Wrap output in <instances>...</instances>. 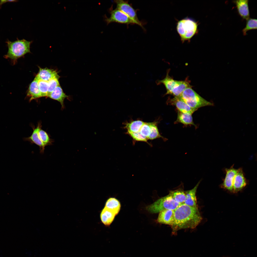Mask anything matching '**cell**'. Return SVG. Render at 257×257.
Here are the masks:
<instances>
[{"instance_id": "obj_1", "label": "cell", "mask_w": 257, "mask_h": 257, "mask_svg": "<svg viewBox=\"0 0 257 257\" xmlns=\"http://www.w3.org/2000/svg\"><path fill=\"white\" fill-rule=\"evenodd\" d=\"M202 219L198 208L181 204L174 210V220L171 226L172 233L174 234L182 229H194Z\"/></svg>"}, {"instance_id": "obj_2", "label": "cell", "mask_w": 257, "mask_h": 257, "mask_svg": "<svg viewBox=\"0 0 257 257\" xmlns=\"http://www.w3.org/2000/svg\"><path fill=\"white\" fill-rule=\"evenodd\" d=\"M32 42V41L24 39H17L13 42L8 40L6 42L8 50L7 54L4 56V58L10 59L15 64L18 59L30 52V47Z\"/></svg>"}, {"instance_id": "obj_3", "label": "cell", "mask_w": 257, "mask_h": 257, "mask_svg": "<svg viewBox=\"0 0 257 257\" xmlns=\"http://www.w3.org/2000/svg\"><path fill=\"white\" fill-rule=\"evenodd\" d=\"M198 23L194 19L186 17L177 21L176 29L182 43L190 42L198 32Z\"/></svg>"}, {"instance_id": "obj_4", "label": "cell", "mask_w": 257, "mask_h": 257, "mask_svg": "<svg viewBox=\"0 0 257 257\" xmlns=\"http://www.w3.org/2000/svg\"><path fill=\"white\" fill-rule=\"evenodd\" d=\"M169 71H168L164 79L161 80H158L156 82L158 84H162L164 85L167 90L166 95L169 94L174 97L179 96L186 89L192 87L187 78L183 81L174 79L169 75Z\"/></svg>"}, {"instance_id": "obj_5", "label": "cell", "mask_w": 257, "mask_h": 257, "mask_svg": "<svg viewBox=\"0 0 257 257\" xmlns=\"http://www.w3.org/2000/svg\"><path fill=\"white\" fill-rule=\"evenodd\" d=\"M179 97L190 108L196 110L201 107L213 105V103L201 96L191 87L186 89Z\"/></svg>"}, {"instance_id": "obj_6", "label": "cell", "mask_w": 257, "mask_h": 257, "mask_svg": "<svg viewBox=\"0 0 257 257\" xmlns=\"http://www.w3.org/2000/svg\"><path fill=\"white\" fill-rule=\"evenodd\" d=\"M180 204L168 194L158 199L152 204L147 206L146 208L150 213H157L166 210H174Z\"/></svg>"}, {"instance_id": "obj_7", "label": "cell", "mask_w": 257, "mask_h": 257, "mask_svg": "<svg viewBox=\"0 0 257 257\" xmlns=\"http://www.w3.org/2000/svg\"><path fill=\"white\" fill-rule=\"evenodd\" d=\"M109 13L110 16L108 18L105 15L104 16V20L108 25L113 22L126 24H138L132 20L127 15L119 10L116 9L113 10L112 7L110 8L109 10Z\"/></svg>"}, {"instance_id": "obj_8", "label": "cell", "mask_w": 257, "mask_h": 257, "mask_svg": "<svg viewBox=\"0 0 257 257\" xmlns=\"http://www.w3.org/2000/svg\"><path fill=\"white\" fill-rule=\"evenodd\" d=\"M114 2L116 4V9L125 14L136 22L138 25L143 28L142 23L138 17L136 11L127 1L122 0H114Z\"/></svg>"}, {"instance_id": "obj_9", "label": "cell", "mask_w": 257, "mask_h": 257, "mask_svg": "<svg viewBox=\"0 0 257 257\" xmlns=\"http://www.w3.org/2000/svg\"><path fill=\"white\" fill-rule=\"evenodd\" d=\"M168 105L175 106L178 111L183 113H188L192 114L196 110L189 107L179 97L169 98L167 101Z\"/></svg>"}, {"instance_id": "obj_10", "label": "cell", "mask_w": 257, "mask_h": 257, "mask_svg": "<svg viewBox=\"0 0 257 257\" xmlns=\"http://www.w3.org/2000/svg\"><path fill=\"white\" fill-rule=\"evenodd\" d=\"M32 126L33 129L32 134L29 137L24 138L23 139L25 141H28L38 146L40 148V153H43L45 146L40 139L39 134V131L42 126L41 123L39 122L36 127L32 125Z\"/></svg>"}, {"instance_id": "obj_11", "label": "cell", "mask_w": 257, "mask_h": 257, "mask_svg": "<svg viewBox=\"0 0 257 257\" xmlns=\"http://www.w3.org/2000/svg\"><path fill=\"white\" fill-rule=\"evenodd\" d=\"M237 171V169L234 168L233 166L225 169L226 175L222 184L223 188L233 192V181Z\"/></svg>"}, {"instance_id": "obj_12", "label": "cell", "mask_w": 257, "mask_h": 257, "mask_svg": "<svg viewBox=\"0 0 257 257\" xmlns=\"http://www.w3.org/2000/svg\"><path fill=\"white\" fill-rule=\"evenodd\" d=\"M247 182L242 169H237L233 181V192L236 193L243 188L246 185Z\"/></svg>"}, {"instance_id": "obj_13", "label": "cell", "mask_w": 257, "mask_h": 257, "mask_svg": "<svg viewBox=\"0 0 257 257\" xmlns=\"http://www.w3.org/2000/svg\"><path fill=\"white\" fill-rule=\"evenodd\" d=\"M232 1L235 5L238 14L242 19L247 20L250 18L248 0H237Z\"/></svg>"}, {"instance_id": "obj_14", "label": "cell", "mask_w": 257, "mask_h": 257, "mask_svg": "<svg viewBox=\"0 0 257 257\" xmlns=\"http://www.w3.org/2000/svg\"><path fill=\"white\" fill-rule=\"evenodd\" d=\"M39 71L35 77L38 80L48 81L53 79H59V76L56 70L48 68H42L39 67Z\"/></svg>"}, {"instance_id": "obj_15", "label": "cell", "mask_w": 257, "mask_h": 257, "mask_svg": "<svg viewBox=\"0 0 257 257\" xmlns=\"http://www.w3.org/2000/svg\"><path fill=\"white\" fill-rule=\"evenodd\" d=\"M174 210L167 209L160 212L157 220L158 222L171 226L174 220Z\"/></svg>"}, {"instance_id": "obj_16", "label": "cell", "mask_w": 257, "mask_h": 257, "mask_svg": "<svg viewBox=\"0 0 257 257\" xmlns=\"http://www.w3.org/2000/svg\"><path fill=\"white\" fill-rule=\"evenodd\" d=\"M199 181L194 187L191 189L185 191L186 199L183 203L189 206L198 208L196 193L197 188L200 183Z\"/></svg>"}, {"instance_id": "obj_17", "label": "cell", "mask_w": 257, "mask_h": 257, "mask_svg": "<svg viewBox=\"0 0 257 257\" xmlns=\"http://www.w3.org/2000/svg\"><path fill=\"white\" fill-rule=\"evenodd\" d=\"M38 80L35 77L29 85L27 96L30 98L29 101L41 97L38 82Z\"/></svg>"}, {"instance_id": "obj_18", "label": "cell", "mask_w": 257, "mask_h": 257, "mask_svg": "<svg viewBox=\"0 0 257 257\" xmlns=\"http://www.w3.org/2000/svg\"><path fill=\"white\" fill-rule=\"evenodd\" d=\"M48 97L59 102L63 109L64 107V100L65 98H69V96L64 92L60 85L57 86Z\"/></svg>"}, {"instance_id": "obj_19", "label": "cell", "mask_w": 257, "mask_h": 257, "mask_svg": "<svg viewBox=\"0 0 257 257\" xmlns=\"http://www.w3.org/2000/svg\"><path fill=\"white\" fill-rule=\"evenodd\" d=\"M116 215L112 212L104 207L102 210L100 217L102 222L105 225H110Z\"/></svg>"}, {"instance_id": "obj_20", "label": "cell", "mask_w": 257, "mask_h": 257, "mask_svg": "<svg viewBox=\"0 0 257 257\" xmlns=\"http://www.w3.org/2000/svg\"><path fill=\"white\" fill-rule=\"evenodd\" d=\"M192 115L189 113H183L178 111L177 119L175 123H181L185 125H192L196 126L193 121Z\"/></svg>"}, {"instance_id": "obj_21", "label": "cell", "mask_w": 257, "mask_h": 257, "mask_svg": "<svg viewBox=\"0 0 257 257\" xmlns=\"http://www.w3.org/2000/svg\"><path fill=\"white\" fill-rule=\"evenodd\" d=\"M144 122L138 120H132L126 122L124 124V128L127 130V131L136 133L139 132L141 127Z\"/></svg>"}, {"instance_id": "obj_22", "label": "cell", "mask_w": 257, "mask_h": 257, "mask_svg": "<svg viewBox=\"0 0 257 257\" xmlns=\"http://www.w3.org/2000/svg\"><path fill=\"white\" fill-rule=\"evenodd\" d=\"M104 207L111 211L116 215L119 211L121 205L120 202L117 199L114 198H111L107 200Z\"/></svg>"}, {"instance_id": "obj_23", "label": "cell", "mask_w": 257, "mask_h": 257, "mask_svg": "<svg viewBox=\"0 0 257 257\" xmlns=\"http://www.w3.org/2000/svg\"><path fill=\"white\" fill-rule=\"evenodd\" d=\"M177 202L181 204L183 203L186 199L185 191L182 188H179L169 191V194Z\"/></svg>"}, {"instance_id": "obj_24", "label": "cell", "mask_w": 257, "mask_h": 257, "mask_svg": "<svg viewBox=\"0 0 257 257\" xmlns=\"http://www.w3.org/2000/svg\"><path fill=\"white\" fill-rule=\"evenodd\" d=\"M158 121L149 122L150 128V133L148 139L153 140L157 138H161L164 140L167 139L162 136L159 133L157 126Z\"/></svg>"}, {"instance_id": "obj_25", "label": "cell", "mask_w": 257, "mask_h": 257, "mask_svg": "<svg viewBox=\"0 0 257 257\" xmlns=\"http://www.w3.org/2000/svg\"><path fill=\"white\" fill-rule=\"evenodd\" d=\"M257 19L249 18L247 20L246 26L243 29L242 32L244 35H247L248 31L257 29Z\"/></svg>"}, {"instance_id": "obj_26", "label": "cell", "mask_w": 257, "mask_h": 257, "mask_svg": "<svg viewBox=\"0 0 257 257\" xmlns=\"http://www.w3.org/2000/svg\"><path fill=\"white\" fill-rule=\"evenodd\" d=\"M39 134L40 139L45 146L52 144L53 140L50 138L48 133L41 128L39 131Z\"/></svg>"}, {"instance_id": "obj_27", "label": "cell", "mask_w": 257, "mask_h": 257, "mask_svg": "<svg viewBox=\"0 0 257 257\" xmlns=\"http://www.w3.org/2000/svg\"><path fill=\"white\" fill-rule=\"evenodd\" d=\"M126 133L131 137L133 140V142H143L146 143L150 146L152 145L148 141L147 138L142 135L139 132L133 133L127 131Z\"/></svg>"}, {"instance_id": "obj_28", "label": "cell", "mask_w": 257, "mask_h": 257, "mask_svg": "<svg viewBox=\"0 0 257 257\" xmlns=\"http://www.w3.org/2000/svg\"><path fill=\"white\" fill-rule=\"evenodd\" d=\"M38 84L41 97H47L48 88V81L39 80Z\"/></svg>"}, {"instance_id": "obj_29", "label": "cell", "mask_w": 257, "mask_h": 257, "mask_svg": "<svg viewBox=\"0 0 257 257\" xmlns=\"http://www.w3.org/2000/svg\"><path fill=\"white\" fill-rule=\"evenodd\" d=\"M59 79L55 78L50 79L48 81V88L47 96L58 86L59 85Z\"/></svg>"}, {"instance_id": "obj_30", "label": "cell", "mask_w": 257, "mask_h": 257, "mask_svg": "<svg viewBox=\"0 0 257 257\" xmlns=\"http://www.w3.org/2000/svg\"><path fill=\"white\" fill-rule=\"evenodd\" d=\"M139 132L142 135L147 138L148 139L150 133L149 122H144L140 128Z\"/></svg>"}, {"instance_id": "obj_31", "label": "cell", "mask_w": 257, "mask_h": 257, "mask_svg": "<svg viewBox=\"0 0 257 257\" xmlns=\"http://www.w3.org/2000/svg\"><path fill=\"white\" fill-rule=\"evenodd\" d=\"M17 1L16 0H0V8H1L2 5L3 4L8 2H15Z\"/></svg>"}]
</instances>
